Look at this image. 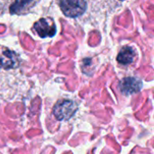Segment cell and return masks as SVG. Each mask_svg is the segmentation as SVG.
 Masks as SVG:
<instances>
[{
	"instance_id": "cell-1",
	"label": "cell",
	"mask_w": 154,
	"mask_h": 154,
	"mask_svg": "<svg viewBox=\"0 0 154 154\" xmlns=\"http://www.w3.org/2000/svg\"><path fill=\"white\" fill-rule=\"evenodd\" d=\"M78 106L75 102L71 100H61L54 106L52 112L56 119L63 121L71 118L75 115Z\"/></svg>"
},
{
	"instance_id": "cell-2",
	"label": "cell",
	"mask_w": 154,
	"mask_h": 154,
	"mask_svg": "<svg viewBox=\"0 0 154 154\" xmlns=\"http://www.w3.org/2000/svg\"><path fill=\"white\" fill-rule=\"evenodd\" d=\"M60 9L68 17H77L87 9L86 0H60Z\"/></svg>"
},
{
	"instance_id": "cell-3",
	"label": "cell",
	"mask_w": 154,
	"mask_h": 154,
	"mask_svg": "<svg viewBox=\"0 0 154 154\" xmlns=\"http://www.w3.org/2000/svg\"><path fill=\"white\" fill-rule=\"evenodd\" d=\"M33 29L42 38L52 37L56 33L55 23L46 18H42L36 22L33 25Z\"/></svg>"
},
{
	"instance_id": "cell-4",
	"label": "cell",
	"mask_w": 154,
	"mask_h": 154,
	"mask_svg": "<svg viewBox=\"0 0 154 154\" xmlns=\"http://www.w3.org/2000/svg\"><path fill=\"white\" fill-rule=\"evenodd\" d=\"M143 83L140 79L133 77L125 78L120 82V90L124 95L129 96L135 94L142 89Z\"/></svg>"
},
{
	"instance_id": "cell-5",
	"label": "cell",
	"mask_w": 154,
	"mask_h": 154,
	"mask_svg": "<svg viewBox=\"0 0 154 154\" xmlns=\"http://www.w3.org/2000/svg\"><path fill=\"white\" fill-rule=\"evenodd\" d=\"M17 65V55L9 50L4 51L0 56V69H9Z\"/></svg>"
},
{
	"instance_id": "cell-6",
	"label": "cell",
	"mask_w": 154,
	"mask_h": 154,
	"mask_svg": "<svg viewBox=\"0 0 154 154\" xmlns=\"http://www.w3.org/2000/svg\"><path fill=\"white\" fill-rule=\"evenodd\" d=\"M135 56H136V54H135L134 50L132 47L126 46V47H124L121 50V51L119 52V54L117 56V60L121 64L127 65V64L134 62Z\"/></svg>"
},
{
	"instance_id": "cell-7",
	"label": "cell",
	"mask_w": 154,
	"mask_h": 154,
	"mask_svg": "<svg viewBox=\"0 0 154 154\" xmlns=\"http://www.w3.org/2000/svg\"><path fill=\"white\" fill-rule=\"evenodd\" d=\"M32 0H15L14 4L10 6L11 14H20L22 13L31 3Z\"/></svg>"
},
{
	"instance_id": "cell-8",
	"label": "cell",
	"mask_w": 154,
	"mask_h": 154,
	"mask_svg": "<svg viewBox=\"0 0 154 154\" xmlns=\"http://www.w3.org/2000/svg\"><path fill=\"white\" fill-rule=\"evenodd\" d=\"M121 1H123V0H121Z\"/></svg>"
}]
</instances>
